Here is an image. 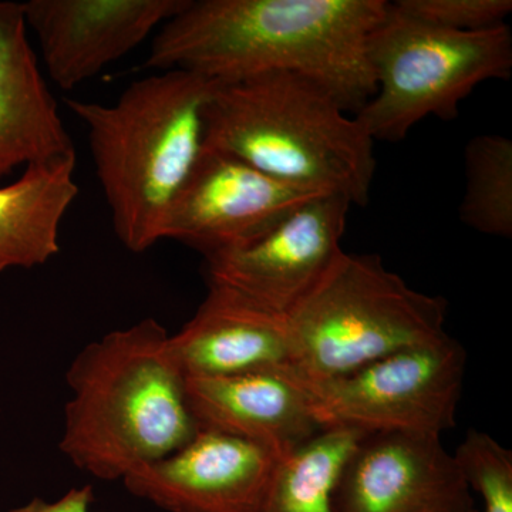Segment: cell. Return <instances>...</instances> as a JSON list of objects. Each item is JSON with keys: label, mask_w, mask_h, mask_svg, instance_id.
<instances>
[{"label": "cell", "mask_w": 512, "mask_h": 512, "mask_svg": "<svg viewBox=\"0 0 512 512\" xmlns=\"http://www.w3.org/2000/svg\"><path fill=\"white\" fill-rule=\"evenodd\" d=\"M386 0H188L154 36L144 69L225 83L292 73L356 116L376 93L367 39Z\"/></svg>", "instance_id": "cell-1"}, {"label": "cell", "mask_w": 512, "mask_h": 512, "mask_svg": "<svg viewBox=\"0 0 512 512\" xmlns=\"http://www.w3.org/2000/svg\"><path fill=\"white\" fill-rule=\"evenodd\" d=\"M60 450L99 480H124L198 433L171 335L147 318L82 349L67 370Z\"/></svg>", "instance_id": "cell-2"}, {"label": "cell", "mask_w": 512, "mask_h": 512, "mask_svg": "<svg viewBox=\"0 0 512 512\" xmlns=\"http://www.w3.org/2000/svg\"><path fill=\"white\" fill-rule=\"evenodd\" d=\"M215 82L184 70L143 77L113 104L66 100L83 121L97 177L121 244L141 254L165 222L205 143Z\"/></svg>", "instance_id": "cell-3"}, {"label": "cell", "mask_w": 512, "mask_h": 512, "mask_svg": "<svg viewBox=\"0 0 512 512\" xmlns=\"http://www.w3.org/2000/svg\"><path fill=\"white\" fill-rule=\"evenodd\" d=\"M204 147L227 151L276 180L365 207L375 141L319 83L292 73L215 82Z\"/></svg>", "instance_id": "cell-4"}, {"label": "cell", "mask_w": 512, "mask_h": 512, "mask_svg": "<svg viewBox=\"0 0 512 512\" xmlns=\"http://www.w3.org/2000/svg\"><path fill=\"white\" fill-rule=\"evenodd\" d=\"M447 302L406 284L377 255L340 252L286 315L293 372L326 382L446 335Z\"/></svg>", "instance_id": "cell-5"}, {"label": "cell", "mask_w": 512, "mask_h": 512, "mask_svg": "<svg viewBox=\"0 0 512 512\" xmlns=\"http://www.w3.org/2000/svg\"><path fill=\"white\" fill-rule=\"evenodd\" d=\"M376 93L356 114L373 141L399 143L426 117L453 121L478 84L512 72L507 23L453 32L407 15L392 2L367 39Z\"/></svg>", "instance_id": "cell-6"}, {"label": "cell", "mask_w": 512, "mask_h": 512, "mask_svg": "<svg viewBox=\"0 0 512 512\" xmlns=\"http://www.w3.org/2000/svg\"><path fill=\"white\" fill-rule=\"evenodd\" d=\"M466 350L444 335L320 383H306L322 429L434 434L453 429Z\"/></svg>", "instance_id": "cell-7"}, {"label": "cell", "mask_w": 512, "mask_h": 512, "mask_svg": "<svg viewBox=\"0 0 512 512\" xmlns=\"http://www.w3.org/2000/svg\"><path fill=\"white\" fill-rule=\"evenodd\" d=\"M352 204L319 194L256 237L204 256L208 284L288 315L338 258Z\"/></svg>", "instance_id": "cell-8"}, {"label": "cell", "mask_w": 512, "mask_h": 512, "mask_svg": "<svg viewBox=\"0 0 512 512\" xmlns=\"http://www.w3.org/2000/svg\"><path fill=\"white\" fill-rule=\"evenodd\" d=\"M319 192L276 180L227 151L204 147L175 198L163 239L208 256L242 244Z\"/></svg>", "instance_id": "cell-9"}, {"label": "cell", "mask_w": 512, "mask_h": 512, "mask_svg": "<svg viewBox=\"0 0 512 512\" xmlns=\"http://www.w3.org/2000/svg\"><path fill=\"white\" fill-rule=\"evenodd\" d=\"M434 434H365L340 473L335 512H467L470 488Z\"/></svg>", "instance_id": "cell-10"}, {"label": "cell", "mask_w": 512, "mask_h": 512, "mask_svg": "<svg viewBox=\"0 0 512 512\" xmlns=\"http://www.w3.org/2000/svg\"><path fill=\"white\" fill-rule=\"evenodd\" d=\"M278 454L220 431L198 430L183 447L131 471V494L170 512H258Z\"/></svg>", "instance_id": "cell-11"}, {"label": "cell", "mask_w": 512, "mask_h": 512, "mask_svg": "<svg viewBox=\"0 0 512 512\" xmlns=\"http://www.w3.org/2000/svg\"><path fill=\"white\" fill-rule=\"evenodd\" d=\"M188 0H30L26 26L42 50L47 74L73 90L133 52Z\"/></svg>", "instance_id": "cell-12"}, {"label": "cell", "mask_w": 512, "mask_h": 512, "mask_svg": "<svg viewBox=\"0 0 512 512\" xmlns=\"http://www.w3.org/2000/svg\"><path fill=\"white\" fill-rule=\"evenodd\" d=\"M187 402L198 430L261 444L279 457L323 430L308 384L293 369L187 377Z\"/></svg>", "instance_id": "cell-13"}, {"label": "cell", "mask_w": 512, "mask_h": 512, "mask_svg": "<svg viewBox=\"0 0 512 512\" xmlns=\"http://www.w3.org/2000/svg\"><path fill=\"white\" fill-rule=\"evenodd\" d=\"M210 285L194 316L171 335L185 377H222L292 369L286 316Z\"/></svg>", "instance_id": "cell-14"}, {"label": "cell", "mask_w": 512, "mask_h": 512, "mask_svg": "<svg viewBox=\"0 0 512 512\" xmlns=\"http://www.w3.org/2000/svg\"><path fill=\"white\" fill-rule=\"evenodd\" d=\"M76 154L30 45L22 3L0 2V178Z\"/></svg>", "instance_id": "cell-15"}, {"label": "cell", "mask_w": 512, "mask_h": 512, "mask_svg": "<svg viewBox=\"0 0 512 512\" xmlns=\"http://www.w3.org/2000/svg\"><path fill=\"white\" fill-rule=\"evenodd\" d=\"M76 154L30 164L0 187V272L45 265L60 251V225L79 194Z\"/></svg>", "instance_id": "cell-16"}, {"label": "cell", "mask_w": 512, "mask_h": 512, "mask_svg": "<svg viewBox=\"0 0 512 512\" xmlns=\"http://www.w3.org/2000/svg\"><path fill=\"white\" fill-rule=\"evenodd\" d=\"M363 436L342 427L323 429L279 458L258 512H335L340 473Z\"/></svg>", "instance_id": "cell-17"}, {"label": "cell", "mask_w": 512, "mask_h": 512, "mask_svg": "<svg viewBox=\"0 0 512 512\" xmlns=\"http://www.w3.org/2000/svg\"><path fill=\"white\" fill-rule=\"evenodd\" d=\"M466 192L460 220L491 237H512V141L481 134L464 151Z\"/></svg>", "instance_id": "cell-18"}, {"label": "cell", "mask_w": 512, "mask_h": 512, "mask_svg": "<svg viewBox=\"0 0 512 512\" xmlns=\"http://www.w3.org/2000/svg\"><path fill=\"white\" fill-rule=\"evenodd\" d=\"M468 488L484 501V512H512V453L490 434L471 429L453 454Z\"/></svg>", "instance_id": "cell-19"}, {"label": "cell", "mask_w": 512, "mask_h": 512, "mask_svg": "<svg viewBox=\"0 0 512 512\" xmlns=\"http://www.w3.org/2000/svg\"><path fill=\"white\" fill-rule=\"evenodd\" d=\"M407 15L453 32H478L505 25L511 0H397Z\"/></svg>", "instance_id": "cell-20"}, {"label": "cell", "mask_w": 512, "mask_h": 512, "mask_svg": "<svg viewBox=\"0 0 512 512\" xmlns=\"http://www.w3.org/2000/svg\"><path fill=\"white\" fill-rule=\"evenodd\" d=\"M94 500L92 487L73 488L53 503H47L42 498H35L23 507L10 512H90Z\"/></svg>", "instance_id": "cell-21"}, {"label": "cell", "mask_w": 512, "mask_h": 512, "mask_svg": "<svg viewBox=\"0 0 512 512\" xmlns=\"http://www.w3.org/2000/svg\"><path fill=\"white\" fill-rule=\"evenodd\" d=\"M467 512H478L476 508H473V510L467 511Z\"/></svg>", "instance_id": "cell-22"}]
</instances>
